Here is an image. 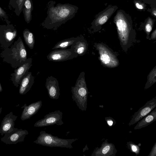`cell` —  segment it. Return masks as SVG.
Masks as SVG:
<instances>
[{
    "instance_id": "9c48e42d",
    "label": "cell",
    "mask_w": 156,
    "mask_h": 156,
    "mask_svg": "<svg viewBox=\"0 0 156 156\" xmlns=\"http://www.w3.org/2000/svg\"><path fill=\"white\" fill-rule=\"evenodd\" d=\"M28 134L27 130L18 129L10 133H5L1 140L6 144H16L24 141L26 136Z\"/></svg>"
},
{
    "instance_id": "83f0119b",
    "label": "cell",
    "mask_w": 156,
    "mask_h": 156,
    "mask_svg": "<svg viewBox=\"0 0 156 156\" xmlns=\"http://www.w3.org/2000/svg\"><path fill=\"white\" fill-rule=\"evenodd\" d=\"M145 29L146 31L149 33L152 30V26L150 23H147L145 25Z\"/></svg>"
},
{
    "instance_id": "f546056e",
    "label": "cell",
    "mask_w": 156,
    "mask_h": 156,
    "mask_svg": "<svg viewBox=\"0 0 156 156\" xmlns=\"http://www.w3.org/2000/svg\"><path fill=\"white\" fill-rule=\"evenodd\" d=\"M89 149L87 145L86 144V146L85 147L83 148V152H84L86 150H88Z\"/></svg>"
},
{
    "instance_id": "44dd1931",
    "label": "cell",
    "mask_w": 156,
    "mask_h": 156,
    "mask_svg": "<svg viewBox=\"0 0 156 156\" xmlns=\"http://www.w3.org/2000/svg\"><path fill=\"white\" fill-rule=\"evenodd\" d=\"M76 39V37H71L62 40L57 43L52 48V50L66 49L71 46Z\"/></svg>"
},
{
    "instance_id": "ba28073f",
    "label": "cell",
    "mask_w": 156,
    "mask_h": 156,
    "mask_svg": "<svg viewBox=\"0 0 156 156\" xmlns=\"http://www.w3.org/2000/svg\"><path fill=\"white\" fill-rule=\"evenodd\" d=\"M97 47L99 51L100 60L104 65L111 67L118 65V61L117 58L108 48L101 44H98Z\"/></svg>"
},
{
    "instance_id": "e0dca14e",
    "label": "cell",
    "mask_w": 156,
    "mask_h": 156,
    "mask_svg": "<svg viewBox=\"0 0 156 156\" xmlns=\"http://www.w3.org/2000/svg\"><path fill=\"white\" fill-rule=\"evenodd\" d=\"M32 59L29 58L16 71L15 74V85L18 86L19 81L32 66Z\"/></svg>"
},
{
    "instance_id": "3957f363",
    "label": "cell",
    "mask_w": 156,
    "mask_h": 156,
    "mask_svg": "<svg viewBox=\"0 0 156 156\" xmlns=\"http://www.w3.org/2000/svg\"><path fill=\"white\" fill-rule=\"evenodd\" d=\"M77 139H64L55 136L45 131H41L34 143L50 147H61L72 149V143Z\"/></svg>"
},
{
    "instance_id": "5bb4252c",
    "label": "cell",
    "mask_w": 156,
    "mask_h": 156,
    "mask_svg": "<svg viewBox=\"0 0 156 156\" xmlns=\"http://www.w3.org/2000/svg\"><path fill=\"white\" fill-rule=\"evenodd\" d=\"M88 48V44L82 35H79L71 46L70 48L78 56H82L86 53Z\"/></svg>"
},
{
    "instance_id": "1f68e13d",
    "label": "cell",
    "mask_w": 156,
    "mask_h": 156,
    "mask_svg": "<svg viewBox=\"0 0 156 156\" xmlns=\"http://www.w3.org/2000/svg\"><path fill=\"white\" fill-rule=\"evenodd\" d=\"M156 11H155V10H154V12H153V14L155 16H156Z\"/></svg>"
},
{
    "instance_id": "ac0fdd59",
    "label": "cell",
    "mask_w": 156,
    "mask_h": 156,
    "mask_svg": "<svg viewBox=\"0 0 156 156\" xmlns=\"http://www.w3.org/2000/svg\"><path fill=\"white\" fill-rule=\"evenodd\" d=\"M33 9L32 0H25L23 6L22 11L24 20L29 23L32 19V12Z\"/></svg>"
},
{
    "instance_id": "30bf717a",
    "label": "cell",
    "mask_w": 156,
    "mask_h": 156,
    "mask_svg": "<svg viewBox=\"0 0 156 156\" xmlns=\"http://www.w3.org/2000/svg\"><path fill=\"white\" fill-rule=\"evenodd\" d=\"M115 146L112 143H109L105 140L100 147H97L91 154V156H115L117 152Z\"/></svg>"
},
{
    "instance_id": "4316f807",
    "label": "cell",
    "mask_w": 156,
    "mask_h": 156,
    "mask_svg": "<svg viewBox=\"0 0 156 156\" xmlns=\"http://www.w3.org/2000/svg\"><path fill=\"white\" fill-rule=\"evenodd\" d=\"M148 156H156V142L153 146Z\"/></svg>"
},
{
    "instance_id": "7402d4cb",
    "label": "cell",
    "mask_w": 156,
    "mask_h": 156,
    "mask_svg": "<svg viewBox=\"0 0 156 156\" xmlns=\"http://www.w3.org/2000/svg\"><path fill=\"white\" fill-rule=\"evenodd\" d=\"M127 147L131 152L134 153L136 155L139 154L140 152V148L138 145L136 144L132 141H129L127 143Z\"/></svg>"
},
{
    "instance_id": "9a60e30c",
    "label": "cell",
    "mask_w": 156,
    "mask_h": 156,
    "mask_svg": "<svg viewBox=\"0 0 156 156\" xmlns=\"http://www.w3.org/2000/svg\"><path fill=\"white\" fill-rule=\"evenodd\" d=\"M19 89V94L24 95L31 89L34 83V77L30 72L27 71L23 76Z\"/></svg>"
},
{
    "instance_id": "7a4b0ae2",
    "label": "cell",
    "mask_w": 156,
    "mask_h": 156,
    "mask_svg": "<svg viewBox=\"0 0 156 156\" xmlns=\"http://www.w3.org/2000/svg\"><path fill=\"white\" fill-rule=\"evenodd\" d=\"M71 92L72 98L77 107L81 111H86L88 92L84 72L80 73L75 86L71 87Z\"/></svg>"
},
{
    "instance_id": "d4e9b609",
    "label": "cell",
    "mask_w": 156,
    "mask_h": 156,
    "mask_svg": "<svg viewBox=\"0 0 156 156\" xmlns=\"http://www.w3.org/2000/svg\"><path fill=\"white\" fill-rule=\"evenodd\" d=\"M105 119L108 124L110 126L114 125L116 123L115 120L110 117H106Z\"/></svg>"
},
{
    "instance_id": "8992f818",
    "label": "cell",
    "mask_w": 156,
    "mask_h": 156,
    "mask_svg": "<svg viewBox=\"0 0 156 156\" xmlns=\"http://www.w3.org/2000/svg\"><path fill=\"white\" fill-rule=\"evenodd\" d=\"M78 56L70 48L54 49L47 55L48 60L54 62H60L77 58Z\"/></svg>"
},
{
    "instance_id": "ffe728a7",
    "label": "cell",
    "mask_w": 156,
    "mask_h": 156,
    "mask_svg": "<svg viewBox=\"0 0 156 156\" xmlns=\"http://www.w3.org/2000/svg\"><path fill=\"white\" fill-rule=\"evenodd\" d=\"M23 34L27 44L30 49H33L35 43L34 37L33 33L26 29L23 31Z\"/></svg>"
},
{
    "instance_id": "6da1fadb",
    "label": "cell",
    "mask_w": 156,
    "mask_h": 156,
    "mask_svg": "<svg viewBox=\"0 0 156 156\" xmlns=\"http://www.w3.org/2000/svg\"><path fill=\"white\" fill-rule=\"evenodd\" d=\"M78 9L77 7L69 4H58L55 6L49 5L47 12V16L42 25L47 29L55 30L73 18Z\"/></svg>"
},
{
    "instance_id": "4dcf8cb0",
    "label": "cell",
    "mask_w": 156,
    "mask_h": 156,
    "mask_svg": "<svg viewBox=\"0 0 156 156\" xmlns=\"http://www.w3.org/2000/svg\"><path fill=\"white\" fill-rule=\"evenodd\" d=\"M2 90V87L1 86V84L0 83V92H1Z\"/></svg>"
},
{
    "instance_id": "4fadbf2b",
    "label": "cell",
    "mask_w": 156,
    "mask_h": 156,
    "mask_svg": "<svg viewBox=\"0 0 156 156\" xmlns=\"http://www.w3.org/2000/svg\"><path fill=\"white\" fill-rule=\"evenodd\" d=\"M42 105V101L40 100L34 102L28 105L25 104L22 107L23 110L21 116V119L24 121L29 119L37 113Z\"/></svg>"
},
{
    "instance_id": "f1b7e54d",
    "label": "cell",
    "mask_w": 156,
    "mask_h": 156,
    "mask_svg": "<svg viewBox=\"0 0 156 156\" xmlns=\"http://www.w3.org/2000/svg\"><path fill=\"white\" fill-rule=\"evenodd\" d=\"M136 7L139 9H143V6L139 4L138 3H136Z\"/></svg>"
},
{
    "instance_id": "52a82bcc",
    "label": "cell",
    "mask_w": 156,
    "mask_h": 156,
    "mask_svg": "<svg viewBox=\"0 0 156 156\" xmlns=\"http://www.w3.org/2000/svg\"><path fill=\"white\" fill-rule=\"evenodd\" d=\"M156 107V97L147 102L132 116L129 123L131 126L137 122Z\"/></svg>"
},
{
    "instance_id": "cb8c5ba5",
    "label": "cell",
    "mask_w": 156,
    "mask_h": 156,
    "mask_svg": "<svg viewBox=\"0 0 156 156\" xmlns=\"http://www.w3.org/2000/svg\"><path fill=\"white\" fill-rule=\"evenodd\" d=\"M0 18L5 21L7 24L10 23L8 16L6 12L0 6Z\"/></svg>"
},
{
    "instance_id": "7c38bea8",
    "label": "cell",
    "mask_w": 156,
    "mask_h": 156,
    "mask_svg": "<svg viewBox=\"0 0 156 156\" xmlns=\"http://www.w3.org/2000/svg\"><path fill=\"white\" fill-rule=\"evenodd\" d=\"M49 98L53 99H57L60 95V88L57 79L52 76H48L45 84Z\"/></svg>"
},
{
    "instance_id": "5b68a950",
    "label": "cell",
    "mask_w": 156,
    "mask_h": 156,
    "mask_svg": "<svg viewBox=\"0 0 156 156\" xmlns=\"http://www.w3.org/2000/svg\"><path fill=\"white\" fill-rule=\"evenodd\" d=\"M63 114L60 110H56L49 113L44 116V118L36 122L34 125L36 127H42L63 124L62 120Z\"/></svg>"
},
{
    "instance_id": "484cf974",
    "label": "cell",
    "mask_w": 156,
    "mask_h": 156,
    "mask_svg": "<svg viewBox=\"0 0 156 156\" xmlns=\"http://www.w3.org/2000/svg\"><path fill=\"white\" fill-rule=\"evenodd\" d=\"M108 16L106 15H104L100 18L98 20V23L102 25L105 23L107 20L108 19Z\"/></svg>"
},
{
    "instance_id": "d6a6232c",
    "label": "cell",
    "mask_w": 156,
    "mask_h": 156,
    "mask_svg": "<svg viewBox=\"0 0 156 156\" xmlns=\"http://www.w3.org/2000/svg\"><path fill=\"white\" fill-rule=\"evenodd\" d=\"M2 107L0 108V115L2 112Z\"/></svg>"
},
{
    "instance_id": "2e32d148",
    "label": "cell",
    "mask_w": 156,
    "mask_h": 156,
    "mask_svg": "<svg viewBox=\"0 0 156 156\" xmlns=\"http://www.w3.org/2000/svg\"><path fill=\"white\" fill-rule=\"evenodd\" d=\"M156 120V108L139 121L135 126L134 129H140L150 124Z\"/></svg>"
},
{
    "instance_id": "8fae6325",
    "label": "cell",
    "mask_w": 156,
    "mask_h": 156,
    "mask_svg": "<svg viewBox=\"0 0 156 156\" xmlns=\"http://www.w3.org/2000/svg\"><path fill=\"white\" fill-rule=\"evenodd\" d=\"M17 116L12 112L6 115L3 119L0 127V133L3 136L6 133H10L18 129L14 127L15 122Z\"/></svg>"
},
{
    "instance_id": "277c9868",
    "label": "cell",
    "mask_w": 156,
    "mask_h": 156,
    "mask_svg": "<svg viewBox=\"0 0 156 156\" xmlns=\"http://www.w3.org/2000/svg\"><path fill=\"white\" fill-rule=\"evenodd\" d=\"M115 18V22L122 44L128 46L133 39L132 28L126 15L118 12Z\"/></svg>"
},
{
    "instance_id": "603a6c76",
    "label": "cell",
    "mask_w": 156,
    "mask_h": 156,
    "mask_svg": "<svg viewBox=\"0 0 156 156\" xmlns=\"http://www.w3.org/2000/svg\"><path fill=\"white\" fill-rule=\"evenodd\" d=\"M19 52L21 58L23 60H25L27 59V51L22 42H21Z\"/></svg>"
},
{
    "instance_id": "d6986e66",
    "label": "cell",
    "mask_w": 156,
    "mask_h": 156,
    "mask_svg": "<svg viewBox=\"0 0 156 156\" xmlns=\"http://www.w3.org/2000/svg\"><path fill=\"white\" fill-rule=\"evenodd\" d=\"M25 0H10L9 6L10 5L14 9V12L16 16H19L22 12Z\"/></svg>"
}]
</instances>
